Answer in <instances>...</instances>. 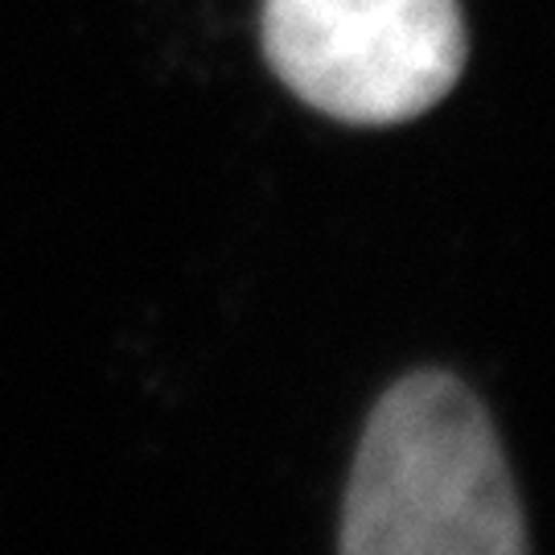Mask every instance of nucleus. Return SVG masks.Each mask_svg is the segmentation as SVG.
<instances>
[{
	"mask_svg": "<svg viewBox=\"0 0 555 555\" xmlns=\"http://www.w3.org/2000/svg\"><path fill=\"white\" fill-rule=\"evenodd\" d=\"M341 555H527L515 477L461 378L416 371L383 391L358 440Z\"/></svg>",
	"mask_w": 555,
	"mask_h": 555,
	"instance_id": "1",
	"label": "nucleus"
},
{
	"mask_svg": "<svg viewBox=\"0 0 555 555\" xmlns=\"http://www.w3.org/2000/svg\"><path fill=\"white\" fill-rule=\"evenodd\" d=\"M263 54L280 82L341 124H403L465 66L456 0H263Z\"/></svg>",
	"mask_w": 555,
	"mask_h": 555,
	"instance_id": "2",
	"label": "nucleus"
}]
</instances>
